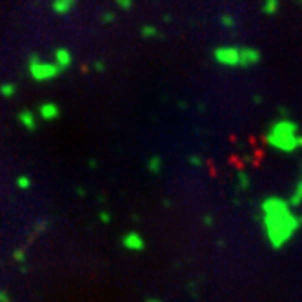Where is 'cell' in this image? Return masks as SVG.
<instances>
[{
  "label": "cell",
  "mask_w": 302,
  "mask_h": 302,
  "mask_svg": "<svg viewBox=\"0 0 302 302\" xmlns=\"http://www.w3.org/2000/svg\"><path fill=\"white\" fill-rule=\"evenodd\" d=\"M262 210V228L266 233L268 242L275 250H280L293 233L297 232L298 218L292 213L288 200H282L278 196H268L260 204Z\"/></svg>",
  "instance_id": "6da1fadb"
},
{
  "label": "cell",
  "mask_w": 302,
  "mask_h": 302,
  "mask_svg": "<svg viewBox=\"0 0 302 302\" xmlns=\"http://www.w3.org/2000/svg\"><path fill=\"white\" fill-rule=\"evenodd\" d=\"M297 124H293L288 118H280L270 126L266 133V142L275 150L292 153L297 150Z\"/></svg>",
  "instance_id": "7a4b0ae2"
},
{
  "label": "cell",
  "mask_w": 302,
  "mask_h": 302,
  "mask_svg": "<svg viewBox=\"0 0 302 302\" xmlns=\"http://www.w3.org/2000/svg\"><path fill=\"white\" fill-rule=\"evenodd\" d=\"M28 71H30L31 78L36 82L53 80L62 73L55 62H44L38 55H31L28 58Z\"/></svg>",
  "instance_id": "3957f363"
},
{
  "label": "cell",
  "mask_w": 302,
  "mask_h": 302,
  "mask_svg": "<svg viewBox=\"0 0 302 302\" xmlns=\"http://www.w3.org/2000/svg\"><path fill=\"white\" fill-rule=\"evenodd\" d=\"M213 58L216 64L226 66V68H235L238 66V48L235 46H218L213 51Z\"/></svg>",
  "instance_id": "277c9868"
},
{
  "label": "cell",
  "mask_w": 302,
  "mask_h": 302,
  "mask_svg": "<svg viewBox=\"0 0 302 302\" xmlns=\"http://www.w3.org/2000/svg\"><path fill=\"white\" fill-rule=\"evenodd\" d=\"M260 58L262 55L257 48H250V46L238 48V66H240V68H250V66L258 64Z\"/></svg>",
  "instance_id": "5b68a950"
},
{
  "label": "cell",
  "mask_w": 302,
  "mask_h": 302,
  "mask_svg": "<svg viewBox=\"0 0 302 302\" xmlns=\"http://www.w3.org/2000/svg\"><path fill=\"white\" fill-rule=\"evenodd\" d=\"M122 246L126 248L128 252H142L146 248V240H144L140 233L130 232L122 237Z\"/></svg>",
  "instance_id": "8992f818"
},
{
  "label": "cell",
  "mask_w": 302,
  "mask_h": 302,
  "mask_svg": "<svg viewBox=\"0 0 302 302\" xmlns=\"http://www.w3.org/2000/svg\"><path fill=\"white\" fill-rule=\"evenodd\" d=\"M53 58H55L56 68L60 71H66L71 64H73V55H71V51L68 50V48H64V46L56 48L55 53H53Z\"/></svg>",
  "instance_id": "52a82bcc"
},
{
  "label": "cell",
  "mask_w": 302,
  "mask_h": 302,
  "mask_svg": "<svg viewBox=\"0 0 302 302\" xmlns=\"http://www.w3.org/2000/svg\"><path fill=\"white\" fill-rule=\"evenodd\" d=\"M38 116L46 122L56 120L60 116V108L56 106L55 102H42L38 106Z\"/></svg>",
  "instance_id": "ba28073f"
},
{
  "label": "cell",
  "mask_w": 302,
  "mask_h": 302,
  "mask_svg": "<svg viewBox=\"0 0 302 302\" xmlns=\"http://www.w3.org/2000/svg\"><path fill=\"white\" fill-rule=\"evenodd\" d=\"M16 116H18V122H20L22 126H24L28 131H35L36 128H38V122H36V116H35L33 111L22 110Z\"/></svg>",
  "instance_id": "9c48e42d"
},
{
  "label": "cell",
  "mask_w": 302,
  "mask_h": 302,
  "mask_svg": "<svg viewBox=\"0 0 302 302\" xmlns=\"http://www.w3.org/2000/svg\"><path fill=\"white\" fill-rule=\"evenodd\" d=\"M75 8H76L75 0H55V2L51 4V10L55 11L56 15H70Z\"/></svg>",
  "instance_id": "30bf717a"
},
{
  "label": "cell",
  "mask_w": 302,
  "mask_h": 302,
  "mask_svg": "<svg viewBox=\"0 0 302 302\" xmlns=\"http://www.w3.org/2000/svg\"><path fill=\"white\" fill-rule=\"evenodd\" d=\"M148 172L151 175H158L162 172V158L160 156H150L148 158Z\"/></svg>",
  "instance_id": "8fae6325"
},
{
  "label": "cell",
  "mask_w": 302,
  "mask_h": 302,
  "mask_svg": "<svg viewBox=\"0 0 302 302\" xmlns=\"http://www.w3.org/2000/svg\"><path fill=\"white\" fill-rule=\"evenodd\" d=\"M250 186H252V178H250V175H248L246 172H238L237 173V190L246 192Z\"/></svg>",
  "instance_id": "7c38bea8"
},
{
  "label": "cell",
  "mask_w": 302,
  "mask_h": 302,
  "mask_svg": "<svg viewBox=\"0 0 302 302\" xmlns=\"http://www.w3.org/2000/svg\"><path fill=\"white\" fill-rule=\"evenodd\" d=\"M278 8H280V4H278L277 0H266L264 4H262V13L264 15H268V16H272V15H275L278 11Z\"/></svg>",
  "instance_id": "4fadbf2b"
},
{
  "label": "cell",
  "mask_w": 302,
  "mask_h": 302,
  "mask_svg": "<svg viewBox=\"0 0 302 302\" xmlns=\"http://www.w3.org/2000/svg\"><path fill=\"white\" fill-rule=\"evenodd\" d=\"M302 202V180L297 184V188H295V192H293V195L290 196V200H288V204H290V208L292 206H298Z\"/></svg>",
  "instance_id": "5bb4252c"
},
{
  "label": "cell",
  "mask_w": 302,
  "mask_h": 302,
  "mask_svg": "<svg viewBox=\"0 0 302 302\" xmlns=\"http://www.w3.org/2000/svg\"><path fill=\"white\" fill-rule=\"evenodd\" d=\"M140 36L142 38H155V36H158V30L155 26H142Z\"/></svg>",
  "instance_id": "9a60e30c"
},
{
  "label": "cell",
  "mask_w": 302,
  "mask_h": 302,
  "mask_svg": "<svg viewBox=\"0 0 302 302\" xmlns=\"http://www.w3.org/2000/svg\"><path fill=\"white\" fill-rule=\"evenodd\" d=\"M48 228H50V222H48V220H40L35 228H33V232H31V235H30V240H33L35 237H38V235H40V233H44Z\"/></svg>",
  "instance_id": "2e32d148"
},
{
  "label": "cell",
  "mask_w": 302,
  "mask_h": 302,
  "mask_svg": "<svg viewBox=\"0 0 302 302\" xmlns=\"http://www.w3.org/2000/svg\"><path fill=\"white\" fill-rule=\"evenodd\" d=\"M15 93H16V86L15 84H2L0 86V95L2 96H6V98H11V96H15Z\"/></svg>",
  "instance_id": "e0dca14e"
},
{
  "label": "cell",
  "mask_w": 302,
  "mask_h": 302,
  "mask_svg": "<svg viewBox=\"0 0 302 302\" xmlns=\"http://www.w3.org/2000/svg\"><path fill=\"white\" fill-rule=\"evenodd\" d=\"M16 188H18V190H22V192H26V190H30L31 188V184H33V182H31V178L28 175H20V176H16Z\"/></svg>",
  "instance_id": "ac0fdd59"
},
{
  "label": "cell",
  "mask_w": 302,
  "mask_h": 302,
  "mask_svg": "<svg viewBox=\"0 0 302 302\" xmlns=\"http://www.w3.org/2000/svg\"><path fill=\"white\" fill-rule=\"evenodd\" d=\"M220 24L226 28V30H233L235 28V24H237V20H235V16L230 15V13H224V15L220 16Z\"/></svg>",
  "instance_id": "d6986e66"
},
{
  "label": "cell",
  "mask_w": 302,
  "mask_h": 302,
  "mask_svg": "<svg viewBox=\"0 0 302 302\" xmlns=\"http://www.w3.org/2000/svg\"><path fill=\"white\" fill-rule=\"evenodd\" d=\"M13 260L18 262V264H24L26 262V248H16L13 252Z\"/></svg>",
  "instance_id": "ffe728a7"
},
{
  "label": "cell",
  "mask_w": 302,
  "mask_h": 302,
  "mask_svg": "<svg viewBox=\"0 0 302 302\" xmlns=\"http://www.w3.org/2000/svg\"><path fill=\"white\" fill-rule=\"evenodd\" d=\"M115 13L113 11H104L102 13V16H100V20H102V24H113L115 22Z\"/></svg>",
  "instance_id": "44dd1931"
},
{
  "label": "cell",
  "mask_w": 302,
  "mask_h": 302,
  "mask_svg": "<svg viewBox=\"0 0 302 302\" xmlns=\"http://www.w3.org/2000/svg\"><path fill=\"white\" fill-rule=\"evenodd\" d=\"M188 162H190L192 166H195V168H200L202 164H204V160H202V156H198V155H190V158H188Z\"/></svg>",
  "instance_id": "7402d4cb"
},
{
  "label": "cell",
  "mask_w": 302,
  "mask_h": 302,
  "mask_svg": "<svg viewBox=\"0 0 302 302\" xmlns=\"http://www.w3.org/2000/svg\"><path fill=\"white\" fill-rule=\"evenodd\" d=\"M116 6L120 10H131L133 8V0H116Z\"/></svg>",
  "instance_id": "603a6c76"
},
{
  "label": "cell",
  "mask_w": 302,
  "mask_h": 302,
  "mask_svg": "<svg viewBox=\"0 0 302 302\" xmlns=\"http://www.w3.org/2000/svg\"><path fill=\"white\" fill-rule=\"evenodd\" d=\"M93 70H95L96 73H106L108 68L102 60H96V62H93Z\"/></svg>",
  "instance_id": "cb8c5ba5"
},
{
  "label": "cell",
  "mask_w": 302,
  "mask_h": 302,
  "mask_svg": "<svg viewBox=\"0 0 302 302\" xmlns=\"http://www.w3.org/2000/svg\"><path fill=\"white\" fill-rule=\"evenodd\" d=\"M98 218H100L102 224H110V222H111V215L108 212H100V213H98Z\"/></svg>",
  "instance_id": "d4e9b609"
},
{
  "label": "cell",
  "mask_w": 302,
  "mask_h": 302,
  "mask_svg": "<svg viewBox=\"0 0 302 302\" xmlns=\"http://www.w3.org/2000/svg\"><path fill=\"white\" fill-rule=\"evenodd\" d=\"M0 302H11L10 293L6 292V290H0Z\"/></svg>",
  "instance_id": "484cf974"
},
{
  "label": "cell",
  "mask_w": 302,
  "mask_h": 302,
  "mask_svg": "<svg viewBox=\"0 0 302 302\" xmlns=\"http://www.w3.org/2000/svg\"><path fill=\"white\" fill-rule=\"evenodd\" d=\"M202 222H204V226H213V216L212 215H204V216H202Z\"/></svg>",
  "instance_id": "4316f807"
},
{
  "label": "cell",
  "mask_w": 302,
  "mask_h": 302,
  "mask_svg": "<svg viewBox=\"0 0 302 302\" xmlns=\"http://www.w3.org/2000/svg\"><path fill=\"white\" fill-rule=\"evenodd\" d=\"M146 302H164L162 298H156V297H150V298H146Z\"/></svg>",
  "instance_id": "83f0119b"
},
{
  "label": "cell",
  "mask_w": 302,
  "mask_h": 302,
  "mask_svg": "<svg viewBox=\"0 0 302 302\" xmlns=\"http://www.w3.org/2000/svg\"><path fill=\"white\" fill-rule=\"evenodd\" d=\"M253 102H255V104H260V102H262V96L255 95V96H253Z\"/></svg>",
  "instance_id": "f1b7e54d"
},
{
  "label": "cell",
  "mask_w": 302,
  "mask_h": 302,
  "mask_svg": "<svg viewBox=\"0 0 302 302\" xmlns=\"http://www.w3.org/2000/svg\"><path fill=\"white\" fill-rule=\"evenodd\" d=\"M88 164H90V168H96V160H95V158H90V162H88Z\"/></svg>",
  "instance_id": "f546056e"
},
{
  "label": "cell",
  "mask_w": 302,
  "mask_h": 302,
  "mask_svg": "<svg viewBox=\"0 0 302 302\" xmlns=\"http://www.w3.org/2000/svg\"><path fill=\"white\" fill-rule=\"evenodd\" d=\"M76 195H86V192H84V188H76Z\"/></svg>",
  "instance_id": "4dcf8cb0"
},
{
  "label": "cell",
  "mask_w": 302,
  "mask_h": 302,
  "mask_svg": "<svg viewBox=\"0 0 302 302\" xmlns=\"http://www.w3.org/2000/svg\"><path fill=\"white\" fill-rule=\"evenodd\" d=\"M297 148H302V135L297 136Z\"/></svg>",
  "instance_id": "1f68e13d"
},
{
  "label": "cell",
  "mask_w": 302,
  "mask_h": 302,
  "mask_svg": "<svg viewBox=\"0 0 302 302\" xmlns=\"http://www.w3.org/2000/svg\"><path fill=\"white\" fill-rule=\"evenodd\" d=\"M162 18H164V22H170V20H172V15H168V13H166V15L162 16Z\"/></svg>",
  "instance_id": "d6a6232c"
},
{
  "label": "cell",
  "mask_w": 302,
  "mask_h": 302,
  "mask_svg": "<svg viewBox=\"0 0 302 302\" xmlns=\"http://www.w3.org/2000/svg\"><path fill=\"white\" fill-rule=\"evenodd\" d=\"M278 113H280V115H284V116H288V111L286 110H278Z\"/></svg>",
  "instance_id": "836d02e7"
},
{
  "label": "cell",
  "mask_w": 302,
  "mask_h": 302,
  "mask_svg": "<svg viewBox=\"0 0 302 302\" xmlns=\"http://www.w3.org/2000/svg\"><path fill=\"white\" fill-rule=\"evenodd\" d=\"M297 218H298V226H302V215L297 216Z\"/></svg>",
  "instance_id": "e575fe53"
}]
</instances>
